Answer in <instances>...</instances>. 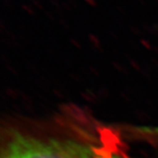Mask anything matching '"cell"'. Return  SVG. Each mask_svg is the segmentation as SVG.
Wrapping results in <instances>:
<instances>
[{
	"label": "cell",
	"instance_id": "obj_1",
	"mask_svg": "<svg viewBox=\"0 0 158 158\" xmlns=\"http://www.w3.org/2000/svg\"><path fill=\"white\" fill-rule=\"evenodd\" d=\"M86 131L10 128L2 142L1 158H132Z\"/></svg>",
	"mask_w": 158,
	"mask_h": 158
},
{
	"label": "cell",
	"instance_id": "obj_2",
	"mask_svg": "<svg viewBox=\"0 0 158 158\" xmlns=\"http://www.w3.org/2000/svg\"><path fill=\"white\" fill-rule=\"evenodd\" d=\"M151 141L158 143V127H151L149 131Z\"/></svg>",
	"mask_w": 158,
	"mask_h": 158
},
{
	"label": "cell",
	"instance_id": "obj_3",
	"mask_svg": "<svg viewBox=\"0 0 158 158\" xmlns=\"http://www.w3.org/2000/svg\"><path fill=\"white\" fill-rule=\"evenodd\" d=\"M60 3H61V6H62V8H63L64 10H68V12H70V13L73 12L72 7H71V5H70L69 3H68V1H61Z\"/></svg>",
	"mask_w": 158,
	"mask_h": 158
},
{
	"label": "cell",
	"instance_id": "obj_4",
	"mask_svg": "<svg viewBox=\"0 0 158 158\" xmlns=\"http://www.w3.org/2000/svg\"><path fill=\"white\" fill-rule=\"evenodd\" d=\"M51 4L53 6V9H57V10H62V6H61V3L57 0H50Z\"/></svg>",
	"mask_w": 158,
	"mask_h": 158
},
{
	"label": "cell",
	"instance_id": "obj_5",
	"mask_svg": "<svg viewBox=\"0 0 158 158\" xmlns=\"http://www.w3.org/2000/svg\"><path fill=\"white\" fill-rule=\"evenodd\" d=\"M21 7H22V9L25 10L26 12H27V13H29L30 15H35V12H33V10H32L30 6L26 5V4H23Z\"/></svg>",
	"mask_w": 158,
	"mask_h": 158
},
{
	"label": "cell",
	"instance_id": "obj_6",
	"mask_svg": "<svg viewBox=\"0 0 158 158\" xmlns=\"http://www.w3.org/2000/svg\"><path fill=\"white\" fill-rule=\"evenodd\" d=\"M2 2H3L4 5H6L10 10H12V9L14 8V5H13L12 0H2Z\"/></svg>",
	"mask_w": 158,
	"mask_h": 158
},
{
	"label": "cell",
	"instance_id": "obj_7",
	"mask_svg": "<svg viewBox=\"0 0 158 158\" xmlns=\"http://www.w3.org/2000/svg\"><path fill=\"white\" fill-rule=\"evenodd\" d=\"M68 3L71 5V7L74 9H79V5L75 2V0H68Z\"/></svg>",
	"mask_w": 158,
	"mask_h": 158
},
{
	"label": "cell",
	"instance_id": "obj_8",
	"mask_svg": "<svg viewBox=\"0 0 158 158\" xmlns=\"http://www.w3.org/2000/svg\"><path fill=\"white\" fill-rule=\"evenodd\" d=\"M31 2L35 6H36L39 10H43V6L41 5V3L39 1H37V0H31Z\"/></svg>",
	"mask_w": 158,
	"mask_h": 158
},
{
	"label": "cell",
	"instance_id": "obj_9",
	"mask_svg": "<svg viewBox=\"0 0 158 158\" xmlns=\"http://www.w3.org/2000/svg\"><path fill=\"white\" fill-rule=\"evenodd\" d=\"M44 15H46L49 19H51V20H54V17H53V15L50 13V12H48V10H45L44 12Z\"/></svg>",
	"mask_w": 158,
	"mask_h": 158
},
{
	"label": "cell",
	"instance_id": "obj_10",
	"mask_svg": "<svg viewBox=\"0 0 158 158\" xmlns=\"http://www.w3.org/2000/svg\"><path fill=\"white\" fill-rule=\"evenodd\" d=\"M85 1L88 3V4H89L91 6H96V2H95V0H85Z\"/></svg>",
	"mask_w": 158,
	"mask_h": 158
},
{
	"label": "cell",
	"instance_id": "obj_11",
	"mask_svg": "<svg viewBox=\"0 0 158 158\" xmlns=\"http://www.w3.org/2000/svg\"><path fill=\"white\" fill-rule=\"evenodd\" d=\"M116 9L119 10V12L122 14V15H126V12H125V9H124L123 7H121V6H117L116 7Z\"/></svg>",
	"mask_w": 158,
	"mask_h": 158
},
{
	"label": "cell",
	"instance_id": "obj_12",
	"mask_svg": "<svg viewBox=\"0 0 158 158\" xmlns=\"http://www.w3.org/2000/svg\"><path fill=\"white\" fill-rule=\"evenodd\" d=\"M59 21H60V23H61V24H62L64 27H66V28H69V27H68V25H67V23H66V22H65L63 19H60Z\"/></svg>",
	"mask_w": 158,
	"mask_h": 158
},
{
	"label": "cell",
	"instance_id": "obj_13",
	"mask_svg": "<svg viewBox=\"0 0 158 158\" xmlns=\"http://www.w3.org/2000/svg\"><path fill=\"white\" fill-rule=\"evenodd\" d=\"M138 1L142 4V5H146V3H145V1H144V0H138Z\"/></svg>",
	"mask_w": 158,
	"mask_h": 158
},
{
	"label": "cell",
	"instance_id": "obj_14",
	"mask_svg": "<svg viewBox=\"0 0 158 158\" xmlns=\"http://www.w3.org/2000/svg\"><path fill=\"white\" fill-rule=\"evenodd\" d=\"M131 29L132 31H138V29H136V28H133V27H131Z\"/></svg>",
	"mask_w": 158,
	"mask_h": 158
},
{
	"label": "cell",
	"instance_id": "obj_15",
	"mask_svg": "<svg viewBox=\"0 0 158 158\" xmlns=\"http://www.w3.org/2000/svg\"><path fill=\"white\" fill-rule=\"evenodd\" d=\"M155 1H156V2H157V3H158V0H155Z\"/></svg>",
	"mask_w": 158,
	"mask_h": 158
}]
</instances>
